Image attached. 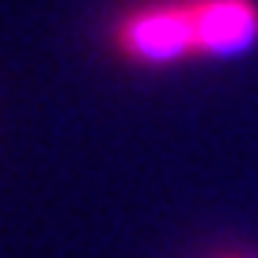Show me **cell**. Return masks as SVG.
<instances>
[{"label": "cell", "instance_id": "obj_1", "mask_svg": "<svg viewBox=\"0 0 258 258\" xmlns=\"http://www.w3.org/2000/svg\"><path fill=\"white\" fill-rule=\"evenodd\" d=\"M103 46L129 73H171L202 61L190 0H133L106 19Z\"/></svg>", "mask_w": 258, "mask_h": 258}, {"label": "cell", "instance_id": "obj_2", "mask_svg": "<svg viewBox=\"0 0 258 258\" xmlns=\"http://www.w3.org/2000/svg\"><path fill=\"white\" fill-rule=\"evenodd\" d=\"M198 57L235 61L258 46V0H190Z\"/></svg>", "mask_w": 258, "mask_h": 258}, {"label": "cell", "instance_id": "obj_3", "mask_svg": "<svg viewBox=\"0 0 258 258\" xmlns=\"http://www.w3.org/2000/svg\"><path fill=\"white\" fill-rule=\"evenodd\" d=\"M213 258H250V254H239V250H228V254H213Z\"/></svg>", "mask_w": 258, "mask_h": 258}]
</instances>
